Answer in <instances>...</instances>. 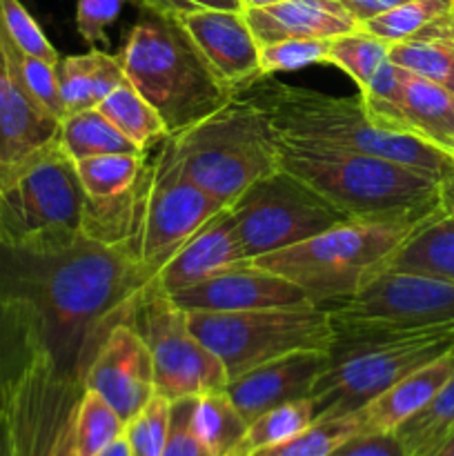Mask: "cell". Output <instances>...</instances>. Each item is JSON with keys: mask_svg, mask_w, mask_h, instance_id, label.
<instances>
[{"mask_svg": "<svg viewBox=\"0 0 454 456\" xmlns=\"http://www.w3.org/2000/svg\"><path fill=\"white\" fill-rule=\"evenodd\" d=\"M312 423H314V412H312L310 399L276 405V408L267 410V412H263L261 417L249 423L243 441H240L231 456H252L258 450L283 444V441L292 439L298 432L310 428Z\"/></svg>", "mask_w": 454, "mask_h": 456, "instance_id": "cell-34", "label": "cell"}, {"mask_svg": "<svg viewBox=\"0 0 454 456\" xmlns=\"http://www.w3.org/2000/svg\"><path fill=\"white\" fill-rule=\"evenodd\" d=\"M58 142L71 160L102 154H142L120 129L102 116L98 107L69 114L58 129Z\"/></svg>", "mask_w": 454, "mask_h": 456, "instance_id": "cell-27", "label": "cell"}, {"mask_svg": "<svg viewBox=\"0 0 454 456\" xmlns=\"http://www.w3.org/2000/svg\"><path fill=\"white\" fill-rule=\"evenodd\" d=\"M361 432L359 412L347 417L314 421L310 428L298 432L292 439L276 444L272 448H263L252 456H329L343 441Z\"/></svg>", "mask_w": 454, "mask_h": 456, "instance_id": "cell-37", "label": "cell"}, {"mask_svg": "<svg viewBox=\"0 0 454 456\" xmlns=\"http://www.w3.org/2000/svg\"><path fill=\"white\" fill-rule=\"evenodd\" d=\"M191 430L214 456H231L243 441L247 421L240 417L225 390H221L194 401Z\"/></svg>", "mask_w": 454, "mask_h": 456, "instance_id": "cell-29", "label": "cell"}, {"mask_svg": "<svg viewBox=\"0 0 454 456\" xmlns=\"http://www.w3.org/2000/svg\"><path fill=\"white\" fill-rule=\"evenodd\" d=\"M85 191L62 145L0 163V245L52 252L83 236Z\"/></svg>", "mask_w": 454, "mask_h": 456, "instance_id": "cell-6", "label": "cell"}, {"mask_svg": "<svg viewBox=\"0 0 454 456\" xmlns=\"http://www.w3.org/2000/svg\"><path fill=\"white\" fill-rule=\"evenodd\" d=\"M196 399L172 401V417H169V435L163 456H214L200 444L196 432L191 430V412Z\"/></svg>", "mask_w": 454, "mask_h": 456, "instance_id": "cell-43", "label": "cell"}, {"mask_svg": "<svg viewBox=\"0 0 454 456\" xmlns=\"http://www.w3.org/2000/svg\"><path fill=\"white\" fill-rule=\"evenodd\" d=\"M123 435L125 421L116 410L101 395L85 387L74 417L76 456H98Z\"/></svg>", "mask_w": 454, "mask_h": 456, "instance_id": "cell-35", "label": "cell"}, {"mask_svg": "<svg viewBox=\"0 0 454 456\" xmlns=\"http://www.w3.org/2000/svg\"><path fill=\"white\" fill-rule=\"evenodd\" d=\"M98 110L141 151H150L169 134L158 111L127 80L118 85L105 101L98 102Z\"/></svg>", "mask_w": 454, "mask_h": 456, "instance_id": "cell-28", "label": "cell"}, {"mask_svg": "<svg viewBox=\"0 0 454 456\" xmlns=\"http://www.w3.org/2000/svg\"><path fill=\"white\" fill-rule=\"evenodd\" d=\"M243 13L258 45L288 38L329 40L359 29V20L338 0H283Z\"/></svg>", "mask_w": 454, "mask_h": 456, "instance_id": "cell-20", "label": "cell"}, {"mask_svg": "<svg viewBox=\"0 0 454 456\" xmlns=\"http://www.w3.org/2000/svg\"><path fill=\"white\" fill-rule=\"evenodd\" d=\"M329 456H408L396 432H359Z\"/></svg>", "mask_w": 454, "mask_h": 456, "instance_id": "cell-44", "label": "cell"}, {"mask_svg": "<svg viewBox=\"0 0 454 456\" xmlns=\"http://www.w3.org/2000/svg\"><path fill=\"white\" fill-rule=\"evenodd\" d=\"M151 279L123 249L85 234L52 252L0 245V294L29 307L45 354L80 383L107 334L129 319Z\"/></svg>", "mask_w": 454, "mask_h": 456, "instance_id": "cell-1", "label": "cell"}, {"mask_svg": "<svg viewBox=\"0 0 454 456\" xmlns=\"http://www.w3.org/2000/svg\"><path fill=\"white\" fill-rule=\"evenodd\" d=\"M390 47V43L368 34L359 27L350 34H341L329 40L328 65L338 67L343 74L354 80L359 92H363L378 67L387 61Z\"/></svg>", "mask_w": 454, "mask_h": 456, "instance_id": "cell-36", "label": "cell"}, {"mask_svg": "<svg viewBox=\"0 0 454 456\" xmlns=\"http://www.w3.org/2000/svg\"><path fill=\"white\" fill-rule=\"evenodd\" d=\"M165 156L185 181L231 208L280 169V136L252 102L234 96L214 114L167 134Z\"/></svg>", "mask_w": 454, "mask_h": 456, "instance_id": "cell-4", "label": "cell"}, {"mask_svg": "<svg viewBox=\"0 0 454 456\" xmlns=\"http://www.w3.org/2000/svg\"><path fill=\"white\" fill-rule=\"evenodd\" d=\"M56 74L65 116L98 107V102L125 83L118 53H107L102 49L61 58L56 62Z\"/></svg>", "mask_w": 454, "mask_h": 456, "instance_id": "cell-24", "label": "cell"}, {"mask_svg": "<svg viewBox=\"0 0 454 456\" xmlns=\"http://www.w3.org/2000/svg\"><path fill=\"white\" fill-rule=\"evenodd\" d=\"M394 129L417 134L454 154V94L399 67Z\"/></svg>", "mask_w": 454, "mask_h": 456, "instance_id": "cell-23", "label": "cell"}, {"mask_svg": "<svg viewBox=\"0 0 454 456\" xmlns=\"http://www.w3.org/2000/svg\"><path fill=\"white\" fill-rule=\"evenodd\" d=\"M169 417L172 401L154 395L136 417L125 423V439L132 456H163L169 435Z\"/></svg>", "mask_w": 454, "mask_h": 456, "instance_id": "cell-40", "label": "cell"}, {"mask_svg": "<svg viewBox=\"0 0 454 456\" xmlns=\"http://www.w3.org/2000/svg\"><path fill=\"white\" fill-rule=\"evenodd\" d=\"M0 36L22 53L49 62L61 61L56 47L49 43L45 31L20 0H0Z\"/></svg>", "mask_w": 454, "mask_h": 456, "instance_id": "cell-41", "label": "cell"}, {"mask_svg": "<svg viewBox=\"0 0 454 456\" xmlns=\"http://www.w3.org/2000/svg\"><path fill=\"white\" fill-rule=\"evenodd\" d=\"M247 261L230 209H221L158 267L154 283L174 294Z\"/></svg>", "mask_w": 454, "mask_h": 456, "instance_id": "cell-19", "label": "cell"}, {"mask_svg": "<svg viewBox=\"0 0 454 456\" xmlns=\"http://www.w3.org/2000/svg\"><path fill=\"white\" fill-rule=\"evenodd\" d=\"M169 297L187 314H230V312L296 307L312 303L298 285L256 265L254 261L218 272Z\"/></svg>", "mask_w": 454, "mask_h": 456, "instance_id": "cell-15", "label": "cell"}, {"mask_svg": "<svg viewBox=\"0 0 454 456\" xmlns=\"http://www.w3.org/2000/svg\"><path fill=\"white\" fill-rule=\"evenodd\" d=\"M167 13L185 12V9H225V12H243L240 0H163Z\"/></svg>", "mask_w": 454, "mask_h": 456, "instance_id": "cell-46", "label": "cell"}, {"mask_svg": "<svg viewBox=\"0 0 454 456\" xmlns=\"http://www.w3.org/2000/svg\"><path fill=\"white\" fill-rule=\"evenodd\" d=\"M454 350V330L336 334L329 365L312 387L314 421L347 417L408 377Z\"/></svg>", "mask_w": 454, "mask_h": 456, "instance_id": "cell-8", "label": "cell"}, {"mask_svg": "<svg viewBox=\"0 0 454 456\" xmlns=\"http://www.w3.org/2000/svg\"><path fill=\"white\" fill-rule=\"evenodd\" d=\"M385 270L454 279V218L439 212L412 232Z\"/></svg>", "mask_w": 454, "mask_h": 456, "instance_id": "cell-25", "label": "cell"}, {"mask_svg": "<svg viewBox=\"0 0 454 456\" xmlns=\"http://www.w3.org/2000/svg\"><path fill=\"white\" fill-rule=\"evenodd\" d=\"M85 386L40 352L4 396L13 456H76L74 417Z\"/></svg>", "mask_w": 454, "mask_h": 456, "instance_id": "cell-14", "label": "cell"}, {"mask_svg": "<svg viewBox=\"0 0 454 456\" xmlns=\"http://www.w3.org/2000/svg\"><path fill=\"white\" fill-rule=\"evenodd\" d=\"M452 7V0H408L361 22V29L385 43H403L426 34Z\"/></svg>", "mask_w": 454, "mask_h": 456, "instance_id": "cell-32", "label": "cell"}, {"mask_svg": "<svg viewBox=\"0 0 454 456\" xmlns=\"http://www.w3.org/2000/svg\"><path fill=\"white\" fill-rule=\"evenodd\" d=\"M227 209L249 261L350 221L285 169L254 183Z\"/></svg>", "mask_w": 454, "mask_h": 456, "instance_id": "cell-13", "label": "cell"}, {"mask_svg": "<svg viewBox=\"0 0 454 456\" xmlns=\"http://www.w3.org/2000/svg\"><path fill=\"white\" fill-rule=\"evenodd\" d=\"M221 209L227 208L176 172L158 142L147 151L145 165L127 191L118 248L156 276L158 267Z\"/></svg>", "mask_w": 454, "mask_h": 456, "instance_id": "cell-9", "label": "cell"}, {"mask_svg": "<svg viewBox=\"0 0 454 456\" xmlns=\"http://www.w3.org/2000/svg\"><path fill=\"white\" fill-rule=\"evenodd\" d=\"M234 96L263 111L280 138L332 150L361 151L427 174L441 183L454 178V154L412 132L378 125L361 96H332L258 76Z\"/></svg>", "mask_w": 454, "mask_h": 456, "instance_id": "cell-2", "label": "cell"}, {"mask_svg": "<svg viewBox=\"0 0 454 456\" xmlns=\"http://www.w3.org/2000/svg\"><path fill=\"white\" fill-rule=\"evenodd\" d=\"M427 34H432V36H448V38L454 40V0H452V7H450L448 16L441 18V20L436 22V25H432L430 29H427L423 36H427Z\"/></svg>", "mask_w": 454, "mask_h": 456, "instance_id": "cell-47", "label": "cell"}, {"mask_svg": "<svg viewBox=\"0 0 454 456\" xmlns=\"http://www.w3.org/2000/svg\"><path fill=\"white\" fill-rule=\"evenodd\" d=\"M276 3H283V0H240V4H243V12L245 9L270 7V4H276Z\"/></svg>", "mask_w": 454, "mask_h": 456, "instance_id": "cell-51", "label": "cell"}, {"mask_svg": "<svg viewBox=\"0 0 454 456\" xmlns=\"http://www.w3.org/2000/svg\"><path fill=\"white\" fill-rule=\"evenodd\" d=\"M98 456H132V452H129V445H127V439H125V435L120 436L118 441H114V444L109 445L107 450H102L101 454Z\"/></svg>", "mask_w": 454, "mask_h": 456, "instance_id": "cell-49", "label": "cell"}, {"mask_svg": "<svg viewBox=\"0 0 454 456\" xmlns=\"http://www.w3.org/2000/svg\"><path fill=\"white\" fill-rule=\"evenodd\" d=\"M338 3H341L361 25V22L368 20V18L387 12V9L396 7V4L401 3H408V0H338Z\"/></svg>", "mask_w": 454, "mask_h": 456, "instance_id": "cell-45", "label": "cell"}, {"mask_svg": "<svg viewBox=\"0 0 454 456\" xmlns=\"http://www.w3.org/2000/svg\"><path fill=\"white\" fill-rule=\"evenodd\" d=\"M142 9H150V12H158V13H167V7H165L163 0H141Z\"/></svg>", "mask_w": 454, "mask_h": 456, "instance_id": "cell-52", "label": "cell"}, {"mask_svg": "<svg viewBox=\"0 0 454 456\" xmlns=\"http://www.w3.org/2000/svg\"><path fill=\"white\" fill-rule=\"evenodd\" d=\"M445 214H450V216L454 218V208H450V209H445Z\"/></svg>", "mask_w": 454, "mask_h": 456, "instance_id": "cell-53", "label": "cell"}, {"mask_svg": "<svg viewBox=\"0 0 454 456\" xmlns=\"http://www.w3.org/2000/svg\"><path fill=\"white\" fill-rule=\"evenodd\" d=\"M280 169L350 221H423L445 212L443 183L381 156L280 138Z\"/></svg>", "mask_w": 454, "mask_h": 456, "instance_id": "cell-3", "label": "cell"}, {"mask_svg": "<svg viewBox=\"0 0 454 456\" xmlns=\"http://www.w3.org/2000/svg\"><path fill=\"white\" fill-rule=\"evenodd\" d=\"M0 43H3L9 65H12L16 78L20 80L22 89H25L45 111H49L53 118H58L62 123V118H65V105H62L61 89H58L56 62H49L43 61V58L22 53L20 49H16L12 43H7L3 36H0Z\"/></svg>", "mask_w": 454, "mask_h": 456, "instance_id": "cell-38", "label": "cell"}, {"mask_svg": "<svg viewBox=\"0 0 454 456\" xmlns=\"http://www.w3.org/2000/svg\"><path fill=\"white\" fill-rule=\"evenodd\" d=\"M319 307L336 334L454 330V279L383 270L352 297Z\"/></svg>", "mask_w": 454, "mask_h": 456, "instance_id": "cell-12", "label": "cell"}, {"mask_svg": "<svg viewBox=\"0 0 454 456\" xmlns=\"http://www.w3.org/2000/svg\"><path fill=\"white\" fill-rule=\"evenodd\" d=\"M332 40V38H329ZM329 40L288 38L258 45V74L274 76L312 65H328Z\"/></svg>", "mask_w": 454, "mask_h": 456, "instance_id": "cell-39", "label": "cell"}, {"mask_svg": "<svg viewBox=\"0 0 454 456\" xmlns=\"http://www.w3.org/2000/svg\"><path fill=\"white\" fill-rule=\"evenodd\" d=\"M454 377V350L414 370L383 395L359 410L361 432H396L408 419L421 412Z\"/></svg>", "mask_w": 454, "mask_h": 456, "instance_id": "cell-22", "label": "cell"}, {"mask_svg": "<svg viewBox=\"0 0 454 456\" xmlns=\"http://www.w3.org/2000/svg\"><path fill=\"white\" fill-rule=\"evenodd\" d=\"M61 120L22 89L0 43V163H12L58 138Z\"/></svg>", "mask_w": 454, "mask_h": 456, "instance_id": "cell-21", "label": "cell"}, {"mask_svg": "<svg viewBox=\"0 0 454 456\" xmlns=\"http://www.w3.org/2000/svg\"><path fill=\"white\" fill-rule=\"evenodd\" d=\"M83 386L101 395L125 423L156 395L150 350L127 321L107 334L85 372Z\"/></svg>", "mask_w": 454, "mask_h": 456, "instance_id": "cell-16", "label": "cell"}, {"mask_svg": "<svg viewBox=\"0 0 454 456\" xmlns=\"http://www.w3.org/2000/svg\"><path fill=\"white\" fill-rule=\"evenodd\" d=\"M427 218L345 221L292 248L254 258V263L292 281L314 305H323L352 297L385 270L396 249Z\"/></svg>", "mask_w": 454, "mask_h": 456, "instance_id": "cell-7", "label": "cell"}, {"mask_svg": "<svg viewBox=\"0 0 454 456\" xmlns=\"http://www.w3.org/2000/svg\"><path fill=\"white\" fill-rule=\"evenodd\" d=\"M172 16L231 94L240 92L261 76L258 74V43L243 12L185 9Z\"/></svg>", "mask_w": 454, "mask_h": 456, "instance_id": "cell-17", "label": "cell"}, {"mask_svg": "<svg viewBox=\"0 0 454 456\" xmlns=\"http://www.w3.org/2000/svg\"><path fill=\"white\" fill-rule=\"evenodd\" d=\"M127 323L141 334L150 350L156 395L178 401L225 390L230 381L225 365L196 338L187 312L154 279L136 297Z\"/></svg>", "mask_w": 454, "mask_h": 456, "instance_id": "cell-11", "label": "cell"}, {"mask_svg": "<svg viewBox=\"0 0 454 456\" xmlns=\"http://www.w3.org/2000/svg\"><path fill=\"white\" fill-rule=\"evenodd\" d=\"M142 154H102L74 160L80 187L89 200H105L132 190L145 165Z\"/></svg>", "mask_w": 454, "mask_h": 456, "instance_id": "cell-31", "label": "cell"}, {"mask_svg": "<svg viewBox=\"0 0 454 456\" xmlns=\"http://www.w3.org/2000/svg\"><path fill=\"white\" fill-rule=\"evenodd\" d=\"M454 432V377L443 390L396 430L408 456H427Z\"/></svg>", "mask_w": 454, "mask_h": 456, "instance_id": "cell-33", "label": "cell"}, {"mask_svg": "<svg viewBox=\"0 0 454 456\" xmlns=\"http://www.w3.org/2000/svg\"><path fill=\"white\" fill-rule=\"evenodd\" d=\"M118 58L125 80L158 111L169 134L234 98L169 13L145 9Z\"/></svg>", "mask_w": 454, "mask_h": 456, "instance_id": "cell-5", "label": "cell"}, {"mask_svg": "<svg viewBox=\"0 0 454 456\" xmlns=\"http://www.w3.org/2000/svg\"><path fill=\"white\" fill-rule=\"evenodd\" d=\"M191 332L234 379L296 352H332L336 330L323 307L296 305L230 314H187Z\"/></svg>", "mask_w": 454, "mask_h": 456, "instance_id": "cell-10", "label": "cell"}, {"mask_svg": "<svg viewBox=\"0 0 454 456\" xmlns=\"http://www.w3.org/2000/svg\"><path fill=\"white\" fill-rule=\"evenodd\" d=\"M0 456H13L12 430H9L7 414H4L3 408H0Z\"/></svg>", "mask_w": 454, "mask_h": 456, "instance_id": "cell-48", "label": "cell"}, {"mask_svg": "<svg viewBox=\"0 0 454 456\" xmlns=\"http://www.w3.org/2000/svg\"><path fill=\"white\" fill-rule=\"evenodd\" d=\"M387 58L396 67H403L454 94V40L448 36L427 34L394 43Z\"/></svg>", "mask_w": 454, "mask_h": 456, "instance_id": "cell-30", "label": "cell"}, {"mask_svg": "<svg viewBox=\"0 0 454 456\" xmlns=\"http://www.w3.org/2000/svg\"><path fill=\"white\" fill-rule=\"evenodd\" d=\"M127 3L141 4V0H76V29L80 38L96 45H107V27L116 22Z\"/></svg>", "mask_w": 454, "mask_h": 456, "instance_id": "cell-42", "label": "cell"}, {"mask_svg": "<svg viewBox=\"0 0 454 456\" xmlns=\"http://www.w3.org/2000/svg\"><path fill=\"white\" fill-rule=\"evenodd\" d=\"M427 456H454V432L445 441H441Z\"/></svg>", "mask_w": 454, "mask_h": 456, "instance_id": "cell-50", "label": "cell"}, {"mask_svg": "<svg viewBox=\"0 0 454 456\" xmlns=\"http://www.w3.org/2000/svg\"><path fill=\"white\" fill-rule=\"evenodd\" d=\"M329 365V352H296L230 379L225 395L249 423L276 405L310 399L316 379Z\"/></svg>", "mask_w": 454, "mask_h": 456, "instance_id": "cell-18", "label": "cell"}, {"mask_svg": "<svg viewBox=\"0 0 454 456\" xmlns=\"http://www.w3.org/2000/svg\"><path fill=\"white\" fill-rule=\"evenodd\" d=\"M40 352L45 350L36 316L25 303L0 294V408Z\"/></svg>", "mask_w": 454, "mask_h": 456, "instance_id": "cell-26", "label": "cell"}]
</instances>
